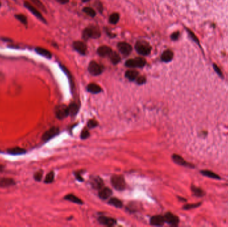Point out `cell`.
Masks as SVG:
<instances>
[{
	"instance_id": "6da1fadb",
	"label": "cell",
	"mask_w": 228,
	"mask_h": 227,
	"mask_svg": "<svg viewBox=\"0 0 228 227\" xmlns=\"http://www.w3.org/2000/svg\"><path fill=\"white\" fill-rule=\"evenodd\" d=\"M101 36L100 29L97 26H90L86 28L83 32V38L84 40H88L89 39H98Z\"/></svg>"
},
{
	"instance_id": "7a4b0ae2",
	"label": "cell",
	"mask_w": 228,
	"mask_h": 227,
	"mask_svg": "<svg viewBox=\"0 0 228 227\" xmlns=\"http://www.w3.org/2000/svg\"><path fill=\"white\" fill-rule=\"evenodd\" d=\"M135 49L140 55H148L151 51V47L148 42L143 40H139L135 43Z\"/></svg>"
},
{
	"instance_id": "3957f363",
	"label": "cell",
	"mask_w": 228,
	"mask_h": 227,
	"mask_svg": "<svg viewBox=\"0 0 228 227\" xmlns=\"http://www.w3.org/2000/svg\"><path fill=\"white\" fill-rule=\"evenodd\" d=\"M112 186L117 191H122L125 187L124 178L121 175H113L111 178Z\"/></svg>"
},
{
	"instance_id": "277c9868",
	"label": "cell",
	"mask_w": 228,
	"mask_h": 227,
	"mask_svg": "<svg viewBox=\"0 0 228 227\" xmlns=\"http://www.w3.org/2000/svg\"><path fill=\"white\" fill-rule=\"evenodd\" d=\"M146 62L143 58H136L126 61L125 66L129 68H142L146 65Z\"/></svg>"
},
{
	"instance_id": "5b68a950",
	"label": "cell",
	"mask_w": 228,
	"mask_h": 227,
	"mask_svg": "<svg viewBox=\"0 0 228 227\" xmlns=\"http://www.w3.org/2000/svg\"><path fill=\"white\" fill-rule=\"evenodd\" d=\"M88 70L91 75L94 76H98L102 73L103 71V67L97 62L92 61L89 64Z\"/></svg>"
},
{
	"instance_id": "8992f818",
	"label": "cell",
	"mask_w": 228,
	"mask_h": 227,
	"mask_svg": "<svg viewBox=\"0 0 228 227\" xmlns=\"http://www.w3.org/2000/svg\"><path fill=\"white\" fill-rule=\"evenodd\" d=\"M24 4V6H25L26 8H27L28 10L31 13H32V14L33 15H34L35 16H36L38 19H39L40 21H42L43 23H45V24H46V23H47L46 19L44 18V17H43V15H42V14H41V13L39 12V11L37 10V8H36V7H35L34 6H33L32 5V4H31V3H29V2H25Z\"/></svg>"
},
{
	"instance_id": "52a82bcc",
	"label": "cell",
	"mask_w": 228,
	"mask_h": 227,
	"mask_svg": "<svg viewBox=\"0 0 228 227\" xmlns=\"http://www.w3.org/2000/svg\"><path fill=\"white\" fill-rule=\"evenodd\" d=\"M56 117L59 119H63L69 115V107L65 105H59L56 108L55 110Z\"/></svg>"
},
{
	"instance_id": "ba28073f",
	"label": "cell",
	"mask_w": 228,
	"mask_h": 227,
	"mask_svg": "<svg viewBox=\"0 0 228 227\" xmlns=\"http://www.w3.org/2000/svg\"><path fill=\"white\" fill-rule=\"evenodd\" d=\"M59 133V129L58 127H51L49 130H47L46 132L44 133L42 136V140L43 141H47L50 140L52 138L55 137L57 135H58Z\"/></svg>"
},
{
	"instance_id": "9c48e42d",
	"label": "cell",
	"mask_w": 228,
	"mask_h": 227,
	"mask_svg": "<svg viewBox=\"0 0 228 227\" xmlns=\"http://www.w3.org/2000/svg\"><path fill=\"white\" fill-rule=\"evenodd\" d=\"M117 48L120 53L124 56H128L132 51V47L126 42H120L118 43Z\"/></svg>"
},
{
	"instance_id": "30bf717a",
	"label": "cell",
	"mask_w": 228,
	"mask_h": 227,
	"mask_svg": "<svg viewBox=\"0 0 228 227\" xmlns=\"http://www.w3.org/2000/svg\"><path fill=\"white\" fill-rule=\"evenodd\" d=\"M172 160L174 161V162L181 166H183V167H189V168H194L195 166L190 163H188L187 161L184 159L183 157H182L180 155H178L176 154H174L172 155Z\"/></svg>"
},
{
	"instance_id": "8fae6325",
	"label": "cell",
	"mask_w": 228,
	"mask_h": 227,
	"mask_svg": "<svg viewBox=\"0 0 228 227\" xmlns=\"http://www.w3.org/2000/svg\"><path fill=\"white\" fill-rule=\"evenodd\" d=\"M165 218V221L170 225L176 226L178 225L179 222V218L176 216L173 215L172 212H167L164 216Z\"/></svg>"
},
{
	"instance_id": "7c38bea8",
	"label": "cell",
	"mask_w": 228,
	"mask_h": 227,
	"mask_svg": "<svg viewBox=\"0 0 228 227\" xmlns=\"http://www.w3.org/2000/svg\"><path fill=\"white\" fill-rule=\"evenodd\" d=\"M73 47L74 49L77 51L79 54L84 55L87 52V46L86 43L81 41H76L73 43Z\"/></svg>"
},
{
	"instance_id": "4fadbf2b",
	"label": "cell",
	"mask_w": 228,
	"mask_h": 227,
	"mask_svg": "<svg viewBox=\"0 0 228 227\" xmlns=\"http://www.w3.org/2000/svg\"><path fill=\"white\" fill-rule=\"evenodd\" d=\"M91 185L94 189H101L103 186V181L99 177H93L91 178Z\"/></svg>"
},
{
	"instance_id": "5bb4252c",
	"label": "cell",
	"mask_w": 228,
	"mask_h": 227,
	"mask_svg": "<svg viewBox=\"0 0 228 227\" xmlns=\"http://www.w3.org/2000/svg\"><path fill=\"white\" fill-rule=\"evenodd\" d=\"M165 222V218L161 215L153 216L150 219V224L153 226H162Z\"/></svg>"
},
{
	"instance_id": "9a60e30c",
	"label": "cell",
	"mask_w": 228,
	"mask_h": 227,
	"mask_svg": "<svg viewBox=\"0 0 228 227\" xmlns=\"http://www.w3.org/2000/svg\"><path fill=\"white\" fill-rule=\"evenodd\" d=\"M98 221L99 222V223L107 226H113L114 225H116L117 222V221L116 219L106 216H100L98 219Z\"/></svg>"
},
{
	"instance_id": "2e32d148",
	"label": "cell",
	"mask_w": 228,
	"mask_h": 227,
	"mask_svg": "<svg viewBox=\"0 0 228 227\" xmlns=\"http://www.w3.org/2000/svg\"><path fill=\"white\" fill-rule=\"evenodd\" d=\"M112 52V50L111 48L106 45L99 47L97 50L98 54L101 57H109V55L111 54Z\"/></svg>"
},
{
	"instance_id": "e0dca14e",
	"label": "cell",
	"mask_w": 228,
	"mask_h": 227,
	"mask_svg": "<svg viewBox=\"0 0 228 227\" xmlns=\"http://www.w3.org/2000/svg\"><path fill=\"white\" fill-rule=\"evenodd\" d=\"M173 51L169 49H167L163 52V54H162L161 57V59L163 62L168 63L173 59Z\"/></svg>"
},
{
	"instance_id": "ac0fdd59",
	"label": "cell",
	"mask_w": 228,
	"mask_h": 227,
	"mask_svg": "<svg viewBox=\"0 0 228 227\" xmlns=\"http://www.w3.org/2000/svg\"><path fill=\"white\" fill-rule=\"evenodd\" d=\"M112 195V190L109 189V188H107V187L99 189V196L103 200H106L108 199Z\"/></svg>"
},
{
	"instance_id": "d6986e66",
	"label": "cell",
	"mask_w": 228,
	"mask_h": 227,
	"mask_svg": "<svg viewBox=\"0 0 228 227\" xmlns=\"http://www.w3.org/2000/svg\"><path fill=\"white\" fill-rule=\"evenodd\" d=\"M15 185V181L11 178H2L0 180V187H9Z\"/></svg>"
},
{
	"instance_id": "ffe728a7",
	"label": "cell",
	"mask_w": 228,
	"mask_h": 227,
	"mask_svg": "<svg viewBox=\"0 0 228 227\" xmlns=\"http://www.w3.org/2000/svg\"><path fill=\"white\" fill-rule=\"evenodd\" d=\"M125 76L131 81L136 80L139 76V72L136 70H128L125 72Z\"/></svg>"
},
{
	"instance_id": "44dd1931",
	"label": "cell",
	"mask_w": 228,
	"mask_h": 227,
	"mask_svg": "<svg viewBox=\"0 0 228 227\" xmlns=\"http://www.w3.org/2000/svg\"><path fill=\"white\" fill-rule=\"evenodd\" d=\"M36 51L39 55H40L43 57H45V58L47 59H51L52 58V54L51 52L49 50L44 49V48L37 47L36 48Z\"/></svg>"
},
{
	"instance_id": "7402d4cb",
	"label": "cell",
	"mask_w": 228,
	"mask_h": 227,
	"mask_svg": "<svg viewBox=\"0 0 228 227\" xmlns=\"http://www.w3.org/2000/svg\"><path fill=\"white\" fill-rule=\"evenodd\" d=\"M87 89L90 93H93V94H97L102 91V88H101L100 86H99L98 85L95 84H89L88 85H87Z\"/></svg>"
},
{
	"instance_id": "603a6c76",
	"label": "cell",
	"mask_w": 228,
	"mask_h": 227,
	"mask_svg": "<svg viewBox=\"0 0 228 227\" xmlns=\"http://www.w3.org/2000/svg\"><path fill=\"white\" fill-rule=\"evenodd\" d=\"M200 173L201 174H202V175L205 177L212 178H215V179H221V177L219 176L218 174L213 173V171H209V170H203V171H201Z\"/></svg>"
},
{
	"instance_id": "cb8c5ba5",
	"label": "cell",
	"mask_w": 228,
	"mask_h": 227,
	"mask_svg": "<svg viewBox=\"0 0 228 227\" xmlns=\"http://www.w3.org/2000/svg\"><path fill=\"white\" fill-rule=\"evenodd\" d=\"M65 200H69L70 202H72L73 203H76L78 204H83V201L80 199L78 198L77 196H75L73 194H69L68 195H67L66 196H65L64 198Z\"/></svg>"
},
{
	"instance_id": "d4e9b609",
	"label": "cell",
	"mask_w": 228,
	"mask_h": 227,
	"mask_svg": "<svg viewBox=\"0 0 228 227\" xmlns=\"http://www.w3.org/2000/svg\"><path fill=\"white\" fill-rule=\"evenodd\" d=\"M191 191L193 192V194L195 196H198V197H202V196H204L205 195V191L203 189H201L199 188V187H197L194 185L191 186Z\"/></svg>"
},
{
	"instance_id": "484cf974",
	"label": "cell",
	"mask_w": 228,
	"mask_h": 227,
	"mask_svg": "<svg viewBox=\"0 0 228 227\" xmlns=\"http://www.w3.org/2000/svg\"><path fill=\"white\" fill-rule=\"evenodd\" d=\"M25 150L24 149H21L20 147H15L12 148V149H8L7 152L9 154L13 155H22L25 153Z\"/></svg>"
},
{
	"instance_id": "4316f807",
	"label": "cell",
	"mask_w": 228,
	"mask_h": 227,
	"mask_svg": "<svg viewBox=\"0 0 228 227\" xmlns=\"http://www.w3.org/2000/svg\"><path fill=\"white\" fill-rule=\"evenodd\" d=\"M109 59H110L111 62L113 64V65H117L118 63L120 62V56L117 53H116V51H113L111 53V54L109 55Z\"/></svg>"
},
{
	"instance_id": "83f0119b",
	"label": "cell",
	"mask_w": 228,
	"mask_h": 227,
	"mask_svg": "<svg viewBox=\"0 0 228 227\" xmlns=\"http://www.w3.org/2000/svg\"><path fill=\"white\" fill-rule=\"evenodd\" d=\"M69 115H71L72 116L76 115L79 111L78 105L76 103H71L69 106Z\"/></svg>"
},
{
	"instance_id": "f1b7e54d",
	"label": "cell",
	"mask_w": 228,
	"mask_h": 227,
	"mask_svg": "<svg viewBox=\"0 0 228 227\" xmlns=\"http://www.w3.org/2000/svg\"><path fill=\"white\" fill-rule=\"evenodd\" d=\"M109 203L112 204V206L116 207L117 208H121L123 206V203L120 200H119L117 198H112L109 200Z\"/></svg>"
},
{
	"instance_id": "f546056e",
	"label": "cell",
	"mask_w": 228,
	"mask_h": 227,
	"mask_svg": "<svg viewBox=\"0 0 228 227\" xmlns=\"http://www.w3.org/2000/svg\"><path fill=\"white\" fill-rule=\"evenodd\" d=\"M120 20V15L117 13H113L109 16V22L112 24H116Z\"/></svg>"
},
{
	"instance_id": "4dcf8cb0",
	"label": "cell",
	"mask_w": 228,
	"mask_h": 227,
	"mask_svg": "<svg viewBox=\"0 0 228 227\" xmlns=\"http://www.w3.org/2000/svg\"><path fill=\"white\" fill-rule=\"evenodd\" d=\"M83 11H84L85 14L90 15L91 17H94L96 15V12L95 11L94 9L91 7H84V9H83Z\"/></svg>"
},
{
	"instance_id": "1f68e13d",
	"label": "cell",
	"mask_w": 228,
	"mask_h": 227,
	"mask_svg": "<svg viewBox=\"0 0 228 227\" xmlns=\"http://www.w3.org/2000/svg\"><path fill=\"white\" fill-rule=\"evenodd\" d=\"M54 173L53 171H51L50 172L46 175L44 182L46 183V184H50V183L54 181Z\"/></svg>"
},
{
	"instance_id": "d6a6232c",
	"label": "cell",
	"mask_w": 228,
	"mask_h": 227,
	"mask_svg": "<svg viewBox=\"0 0 228 227\" xmlns=\"http://www.w3.org/2000/svg\"><path fill=\"white\" fill-rule=\"evenodd\" d=\"M35 6H37L38 8L40 9L42 11L46 12V9L45 7V6H43V4L40 2V0H30Z\"/></svg>"
},
{
	"instance_id": "836d02e7",
	"label": "cell",
	"mask_w": 228,
	"mask_h": 227,
	"mask_svg": "<svg viewBox=\"0 0 228 227\" xmlns=\"http://www.w3.org/2000/svg\"><path fill=\"white\" fill-rule=\"evenodd\" d=\"M15 17L20 21V22H21L23 24L26 25L28 24L27 17H26L24 15H23V14H17V15H15Z\"/></svg>"
},
{
	"instance_id": "e575fe53",
	"label": "cell",
	"mask_w": 228,
	"mask_h": 227,
	"mask_svg": "<svg viewBox=\"0 0 228 227\" xmlns=\"http://www.w3.org/2000/svg\"><path fill=\"white\" fill-rule=\"evenodd\" d=\"M201 204V203H195V204H186V205H185V206L183 207V209H185V210H190V209L200 207Z\"/></svg>"
},
{
	"instance_id": "d590c367",
	"label": "cell",
	"mask_w": 228,
	"mask_h": 227,
	"mask_svg": "<svg viewBox=\"0 0 228 227\" xmlns=\"http://www.w3.org/2000/svg\"><path fill=\"white\" fill-rule=\"evenodd\" d=\"M186 30H187V32H188V34H189L190 35V37L193 39V41H195V43H197V44H198L199 45V46H200V41H199V39H198V37H197L196 36H195V35L194 33H193L191 31V30H190L189 29H187V28H186Z\"/></svg>"
},
{
	"instance_id": "8d00e7d4",
	"label": "cell",
	"mask_w": 228,
	"mask_h": 227,
	"mask_svg": "<svg viewBox=\"0 0 228 227\" xmlns=\"http://www.w3.org/2000/svg\"><path fill=\"white\" fill-rule=\"evenodd\" d=\"M213 69H214L215 71H216V72L217 73V75H218L219 76H220V77L223 78L222 71H221V69H220V67H219L217 66V65L216 64H215V63H213Z\"/></svg>"
},
{
	"instance_id": "74e56055",
	"label": "cell",
	"mask_w": 228,
	"mask_h": 227,
	"mask_svg": "<svg viewBox=\"0 0 228 227\" xmlns=\"http://www.w3.org/2000/svg\"><path fill=\"white\" fill-rule=\"evenodd\" d=\"M42 177H43V171H39L35 174L34 178H35V180L37 181H40L42 180Z\"/></svg>"
},
{
	"instance_id": "f35d334b",
	"label": "cell",
	"mask_w": 228,
	"mask_h": 227,
	"mask_svg": "<svg viewBox=\"0 0 228 227\" xmlns=\"http://www.w3.org/2000/svg\"><path fill=\"white\" fill-rule=\"evenodd\" d=\"M97 126H98V122L95 121V120H90L88 122V123H87V126H88L90 129L95 128Z\"/></svg>"
},
{
	"instance_id": "ab89813d",
	"label": "cell",
	"mask_w": 228,
	"mask_h": 227,
	"mask_svg": "<svg viewBox=\"0 0 228 227\" xmlns=\"http://www.w3.org/2000/svg\"><path fill=\"white\" fill-rule=\"evenodd\" d=\"M95 7L97 8V10H98L99 12L102 13L103 10V7L102 6V4L99 1H96V2L95 3Z\"/></svg>"
},
{
	"instance_id": "60d3db41",
	"label": "cell",
	"mask_w": 228,
	"mask_h": 227,
	"mask_svg": "<svg viewBox=\"0 0 228 227\" xmlns=\"http://www.w3.org/2000/svg\"><path fill=\"white\" fill-rule=\"evenodd\" d=\"M146 78L143 76H138V77L136 79V82L138 85H143L146 83Z\"/></svg>"
},
{
	"instance_id": "b9f144b4",
	"label": "cell",
	"mask_w": 228,
	"mask_h": 227,
	"mask_svg": "<svg viewBox=\"0 0 228 227\" xmlns=\"http://www.w3.org/2000/svg\"><path fill=\"white\" fill-rule=\"evenodd\" d=\"M90 136V132L87 130H84L81 135V138L82 139H86L88 138Z\"/></svg>"
},
{
	"instance_id": "7bdbcfd3",
	"label": "cell",
	"mask_w": 228,
	"mask_h": 227,
	"mask_svg": "<svg viewBox=\"0 0 228 227\" xmlns=\"http://www.w3.org/2000/svg\"><path fill=\"white\" fill-rule=\"evenodd\" d=\"M179 36H180V33H179V32H175L172 34V36H171V39H172L173 41H176L179 39Z\"/></svg>"
},
{
	"instance_id": "ee69618b",
	"label": "cell",
	"mask_w": 228,
	"mask_h": 227,
	"mask_svg": "<svg viewBox=\"0 0 228 227\" xmlns=\"http://www.w3.org/2000/svg\"><path fill=\"white\" fill-rule=\"evenodd\" d=\"M55 1L61 4H66L69 2V0H55Z\"/></svg>"
},
{
	"instance_id": "f6af8a7d",
	"label": "cell",
	"mask_w": 228,
	"mask_h": 227,
	"mask_svg": "<svg viewBox=\"0 0 228 227\" xmlns=\"http://www.w3.org/2000/svg\"><path fill=\"white\" fill-rule=\"evenodd\" d=\"M76 178H77V180L80 181H84V180H83V178L80 176V174H79V173L76 174Z\"/></svg>"
},
{
	"instance_id": "bcb514c9",
	"label": "cell",
	"mask_w": 228,
	"mask_h": 227,
	"mask_svg": "<svg viewBox=\"0 0 228 227\" xmlns=\"http://www.w3.org/2000/svg\"><path fill=\"white\" fill-rule=\"evenodd\" d=\"M3 169V166L2 165H0V171H2Z\"/></svg>"
},
{
	"instance_id": "7dc6e473",
	"label": "cell",
	"mask_w": 228,
	"mask_h": 227,
	"mask_svg": "<svg viewBox=\"0 0 228 227\" xmlns=\"http://www.w3.org/2000/svg\"><path fill=\"white\" fill-rule=\"evenodd\" d=\"M81 1H82L83 2H90V0H81Z\"/></svg>"
}]
</instances>
